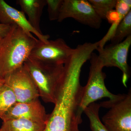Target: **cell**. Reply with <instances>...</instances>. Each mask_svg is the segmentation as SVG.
<instances>
[{
	"label": "cell",
	"instance_id": "obj_17",
	"mask_svg": "<svg viewBox=\"0 0 131 131\" xmlns=\"http://www.w3.org/2000/svg\"><path fill=\"white\" fill-rule=\"evenodd\" d=\"M63 0H46L49 20H58Z\"/></svg>",
	"mask_w": 131,
	"mask_h": 131
},
{
	"label": "cell",
	"instance_id": "obj_14",
	"mask_svg": "<svg viewBox=\"0 0 131 131\" xmlns=\"http://www.w3.org/2000/svg\"><path fill=\"white\" fill-rule=\"evenodd\" d=\"M131 35V10L121 20L117 26L112 38L111 44L122 42L124 38Z\"/></svg>",
	"mask_w": 131,
	"mask_h": 131
},
{
	"label": "cell",
	"instance_id": "obj_18",
	"mask_svg": "<svg viewBox=\"0 0 131 131\" xmlns=\"http://www.w3.org/2000/svg\"><path fill=\"white\" fill-rule=\"evenodd\" d=\"M131 0H117L115 10L119 14L126 16L131 11Z\"/></svg>",
	"mask_w": 131,
	"mask_h": 131
},
{
	"label": "cell",
	"instance_id": "obj_10",
	"mask_svg": "<svg viewBox=\"0 0 131 131\" xmlns=\"http://www.w3.org/2000/svg\"><path fill=\"white\" fill-rule=\"evenodd\" d=\"M0 24L18 26L30 35L33 34L42 42H47L50 38L49 35L40 33L32 27L23 12L12 7L3 0H0Z\"/></svg>",
	"mask_w": 131,
	"mask_h": 131
},
{
	"label": "cell",
	"instance_id": "obj_11",
	"mask_svg": "<svg viewBox=\"0 0 131 131\" xmlns=\"http://www.w3.org/2000/svg\"><path fill=\"white\" fill-rule=\"evenodd\" d=\"M18 4L21 7V12L28 16V20L32 27L39 32L42 33L40 29V18L46 0H18Z\"/></svg>",
	"mask_w": 131,
	"mask_h": 131
},
{
	"label": "cell",
	"instance_id": "obj_12",
	"mask_svg": "<svg viewBox=\"0 0 131 131\" xmlns=\"http://www.w3.org/2000/svg\"><path fill=\"white\" fill-rule=\"evenodd\" d=\"M45 126L28 120L18 119L3 122L0 131H44Z\"/></svg>",
	"mask_w": 131,
	"mask_h": 131
},
{
	"label": "cell",
	"instance_id": "obj_3",
	"mask_svg": "<svg viewBox=\"0 0 131 131\" xmlns=\"http://www.w3.org/2000/svg\"><path fill=\"white\" fill-rule=\"evenodd\" d=\"M89 60L90 66L88 80L86 84L84 87L80 86L78 90L77 114L81 119L84 110L91 103L104 98L113 100L119 96V94L115 95L111 93L106 86V75L102 71L104 67L98 55L93 52Z\"/></svg>",
	"mask_w": 131,
	"mask_h": 131
},
{
	"label": "cell",
	"instance_id": "obj_7",
	"mask_svg": "<svg viewBox=\"0 0 131 131\" xmlns=\"http://www.w3.org/2000/svg\"><path fill=\"white\" fill-rule=\"evenodd\" d=\"M68 18L96 29L101 27L102 21L87 0H63L57 21L61 22Z\"/></svg>",
	"mask_w": 131,
	"mask_h": 131
},
{
	"label": "cell",
	"instance_id": "obj_8",
	"mask_svg": "<svg viewBox=\"0 0 131 131\" xmlns=\"http://www.w3.org/2000/svg\"><path fill=\"white\" fill-rule=\"evenodd\" d=\"M4 79L5 84L15 95L16 102H27L39 99L37 88L24 64L6 75Z\"/></svg>",
	"mask_w": 131,
	"mask_h": 131
},
{
	"label": "cell",
	"instance_id": "obj_6",
	"mask_svg": "<svg viewBox=\"0 0 131 131\" xmlns=\"http://www.w3.org/2000/svg\"><path fill=\"white\" fill-rule=\"evenodd\" d=\"M74 51L62 38L46 42L38 40L29 58L50 64L64 65Z\"/></svg>",
	"mask_w": 131,
	"mask_h": 131
},
{
	"label": "cell",
	"instance_id": "obj_9",
	"mask_svg": "<svg viewBox=\"0 0 131 131\" xmlns=\"http://www.w3.org/2000/svg\"><path fill=\"white\" fill-rule=\"evenodd\" d=\"M49 115L38 99L25 102H16L1 117L3 122L24 119L46 125Z\"/></svg>",
	"mask_w": 131,
	"mask_h": 131
},
{
	"label": "cell",
	"instance_id": "obj_5",
	"mask_svg": "<svg viewBox=\"0 0 131 131\" xmlns=\"http://www.w3.org/2000/svg\"><path fill=\"white\" fill-rule=\"evenodd\" d=\"M131 45V35L119 43L110 44L105 48L98 47L96 50L103 67H116L122 71V83L125 87L130 74L127 57Z\"/></svg>",
	"mask_w": 131,
	"mask_h": 131
},
{
	"label": "cell",
	"instance_id": "obj_20",
	"mask_svg": "<svg viewBox=\"0 0 131 131\" xmlns=\"http://www.w3.org/2000/svg\"><path fill=\"white\" fill-rule=\"evenodd\" d=\"M5 83V80L4 78L0 76V87Z\"/></svg>",
	"mask_w": 131,
	"mask_h": 131
},
{
	"label": "cell",
	"instance_id": "obj_16",
	"mask_svg": "<svg viewBox=\"0 0 131 131\" xmlns=\"http://www.w3.org/2000/svg\"><path fill=\"white\" fill-rule=\"evenodd\" d=\"M96 14L102 20L106 19L108 12L115 8L117 0H89Z\"/></svg>",
	"mask_w": 131,
	"mask_h": 131
},
{
	"label": "cell",
	"instance_id": "obj_2",
	"mask_svg": "<svg viewBox=\"0 0 131 131\" xmlns=\"http://www.w3.org/2000/svg\"><path fill=\"white\" fill-rule=\"evenodd\" d=\"M64 65L50 64L30 58L24 64L35 83L39 97L46 103L54 104L56 102L62 84Z\"/></svg>",
	"mask_w": 131,
	"mask_h": 131
},
{
	"label": "cell",
	"instance_id": "obj_21",
	"mask_svg": "<svg viewBox=\"0 0 131 131\" xmlns=\"http://www.w3.org/2000/svg\"><path fill=\"white\" fill-rule=\"evenodd\" d=\"M3 39V38L0 37V47H1V45L2 43Z\"/></svg>",
	"mask_w": 131,
	"mask_h": 131
},
{
	"label": "cell",
	"instance_id": "obj_13",
	"mask_svg": "<svg viewBox=\"0 0 131 131\" xmlns=\"http://www.w3.org/2000/svg\"><path fill=\"white\" fill-rule=\"evenodd\" d=\"M100 107L99 104L94 102L88 106L83 112L89 119L92 131H108L100 119L99 110Z\"/></svg>",
	"mask_w": 131,
	"mask_h": 131
},
{
	"label": "cell",
	"instance_id": "obj_19",
	"mask_svg": "<svg viewBox=\"0 0 131 131\" xmlns=\"http://www.w3.org/2000/svg\"><path fill=\"white\" fill-rule=\"evenodd\" d=\"M11 26L6 25L0 24V37L5 38L9 32Z\"/></svg>",
	"mask_w": 131,
	"mask_h": 131
},
{
	"label": "cell",
	"instance_id": "obj_1",
	"mask_svg": "<svg viewBox=\"0 0 131 131\" xmlns=\"http://www.w3.org/2000/svg\"><path fill=\"white\" fill-rule=\"evenodd\" d=\"M38 40L18 26H11L0 47V76L4 78L24 65Z\"/></svg>",
	"mask_w": 131,
	"mask_h": 131
},
{
	"label": "cell",
	"instance_id": "obj_15",
	"mask_svg": "<svg viewBox=\"0 0 131 131\" xmlns=\"http://www.w3.org/2000/svg\"><path fill=\"white\" fill-rule=\"evenodd\" d=\"M16 102V97L11 89L4 83L0 87V118Z\"/></svg>",
	"mask_w": 131,
	"mask_h": 131
},
{
	"label": "cell",
	"instance_id": "obj_4",
	"mask_svg": "<svg viewBox=\"0 0 131 131\" xmlns=\"http://www.w3.org/2000/svg\"><path fill=\"white\" fill-rule=\"evenodd\" d=\"M100 107L109 109L102 123L108 131H131V91L119 94L115 100L101 102Z\"/></svg>",
	"mask_w": 131,
	"mask_h": 131
}]
</instances>
